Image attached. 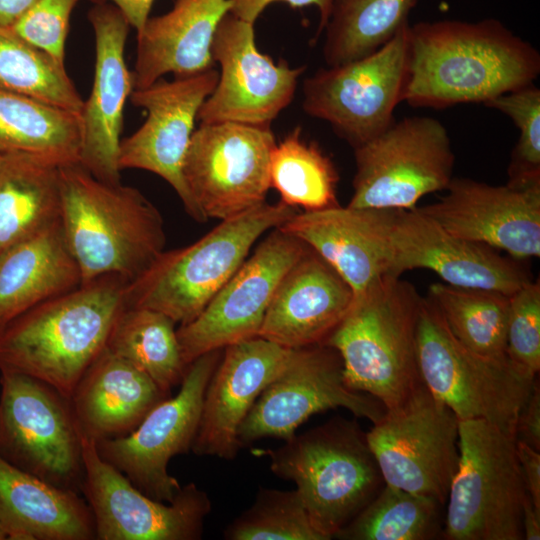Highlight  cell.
Listing matches in <instances>:
<instances>
[{
    "mask_svg": "<svg viewBox=\"0 0 540 540\" xmlns=\"http://www.w3.org/2000/svg\"><path fill=\"white\" fill-rule=\"evenodd\" d=\"M403 101L443 109L485 103L534 83L540 54L501 21L440 20L408 26Z\"/></svg>",
    "mask_w": 540,
    "mask_h": 540,
    "instance_id": "1",
    "label": "cell"
},
{
    "mask_svg": "<svg viewBox=\"0 0 540 540\" xmlns=\"http://www.w3.org/2000/svg\"><path fill=\"white\" fill-rule=\"evenodd\" d=\"M128 283L99 277L13 319L0 331V371L36 378L69 399L106 348Z\"/></svg>",
    "mask_w": 540,
    "mask_h": 540,
    "instance_id": "2",
    "label": "cell"
},
{
    "mask_svg": "<svg viewBox=\"0 0 540 540\" xmlns=\"http://www.w3.org/2000/svg\"><path fill=\"white\" fill-rule=\"evenodd\" d=\"M60 221L82 284L103 276L129 283L164 251L159 210L136 188L97 179L79 163L58 168Z\"/></svg>",
    "mask_w": 540,
    "mask_h": 540,
    "instance_id": "3",
    "label": "cell"
},
{
    "mask_svg": "<svg viewBox=\"0 0 540 540\" xmlns=\"http://www.w3.org/2000/svg\"><path fill=\"white\" fill-rule=\"evenodd\" d=\"M422 297L400 276L385 275L354 296L346 315L323 343L343 362L352 390L393 411L421 387L417 332Z\"/></svg>",
    "mask_w": 540,
    "mask_h": 540,
    "instance_id": "4",
    "label": "cell"
},
{
    "mask_svg": "<svg viewBox=\"0 0 540 540\" xmlns=\"http://www.w3.org/2000/svg\"><path fill=\"white\" fill-rule=\"evenodd\" d=\"M276 449L269 458L277 477L292 481L314 527L330 540L385 485L367 434L354 420L336 417Z\"/></svg>",
    "mask_w": 540,
    "mask_h": 540,
    "instance_id": "5",
    "label": "cell"
},
{
    "mask_svg": "<svg viewBox=\"0 0 540 540\" xmlns=\"http://www.w3.org/2000/svg\"><path fill=\"white\" fill-rule=\"evenodd\" d=\"M283 202L263 204L222 220L196 242L163 251L126 287V306L159 311L175 323L194 320L234 275L267 230L298 213Z\"/></svg>",
    "mask_w": 540,
    "mask_h": 540,
    "instance_id": "6",
    "label": "cell"
},
{
    "mask_svg": "<svg viewBox=\"0 0 540 540\" xmlns=\"http://www.w3.org/2000/svg\"><path fill=\"white\" fill-rule=\"evenodd\" d=\"M417 356L424 386L459 420H484L514 438L537 375L507 355L486 357L463 346L427 297L420 305Z\"/></svg>",
    "mask_w": 540,
    "mask_h": 540,
    "instance_id": "7",
    "label": "cell"
},
{
    "mask_svg": "<svg viewBox=\"0 0 540 540\" xmlns=\"http://www.w3.org/2000/svg\"><path fill=\"white\" fill-rule=\"evenodd\" d=\"M527 494L515 439L484 420H459V461L448 492L442 537L523 540Z\"/></svg>",
    "mask_w": 540,
    "mask_h": 540,
    "instance_id": "8",
    "label": "cell"
},
{
    "mask_svg": "<svg viewBox=\"0 0 540 540\" xmlns=\"http://www.w3.org/2000/svg\"><path fill=\"white\" fill-rule=\"evenodd\" d=\"M354 208L409 210L425 195L445 190L455 155L444 125L428 116L394 121L354 148Z\"/></svg>",
    "mask_w": 540,
    "mask_h": 540,
    "instance_id": "9",
    "label": "cell"
},
{
    "mask_svg": "<svg viewBox=\"0 0 540 540\" xmlns=\"http://www.w3.org/2000/svg\"><path fill=\"white\" fill-rule=\"evenodd\" d=\"M408 26L371 54L319 69L303 82V110L327 121L353 149L395 121L408 75Z\"/></svg>",
    "mask_w": 540,
    "mask_h": 540,
    "instance_id": "10",
    "label": "cell"
},
{
    "mask_svg": "<svg viewBox=\"0 0 540 540\" xmlns=\"http://www.w3.org/2000/svg\"><path fill=\"white\" fill-rule=\"evenodd\" d=\"M276 144L270 125L200 123L183 178L203 222L230 219L266 202Z\"/></svg>",
    "mask_w": 540,
    "mask_h": 540,
    "instance_id": "11",
    "label": "cell"
},
{
    "mask_svg": "<svg viewBox=\"0 0 540 540\" xmlns=\"http://www.w3.org/2000/svg\"><path fill=\"white\" fill-rule=\"evenodd\" d=\"M0 456L56 486L82 485L81 434L69 399L46 383L0 371Z\"/></svg>",
    "mask_w": 540,
    "mask_h": 540,
    "instance_id": "12",
    "label": "cell"
},
{
    "mask_svg": "<svg viewBox=\"0 0 540 540\" xmlns=\"http://www.w3.org/2000/svg\"><path fill=\"white\" fill-rule=\"evenodd\" d=\"M366 434L385 484L446 504L459 461V419L425 386Z\"/></svg>",
    "mask_w": 540,
    "mask_h": 540,
    "instance_id": "13",
    "label": "cell"
},
{
    "mask_svg": "<svg viewBox=\"0 0 540 540\" xmlns=\"http://www.w3.org/2000/svg\"><path fill=\"white\" fill-rule=\"evenodd\" d=\"M221 356V350L199 356L187 366L174 397L154 406L130 433L96 442L102 459L155 500L172 502L182 488L167 467L192 448L205 390Z\"/></svg>",
    "mask_w": 540,
    "mask_h": 540,
    "instance_id": "14",
    "label": "cell"
},
{
    "mask_svg": "<svg viewBox=\"0 0 540 540\" xmlns=\"http://www.w3.org/2000/svg\"><path fill=\"white\" fill-rule=\"evenodd\" d=\"M338 407L373 424L386 413L375 397L346 385L343 362L334 348L325 344L294 348L241 423L237 439L241 448L267 437L287 441L312 415Z\"/></svg>",
    "mask_w": 540,
    "mask_h": 540,
    "instance_id": "15",
    "label": "cell"
},
{
    "mask_svg": "<svg viewBox=\"0 0 540 540\" xmlns=\"http://www.w3.org/2000/svg\"><path fill=\"white\" fill-rule=\"evenodd\" d=\"M81 434V433H80ZM82 490L98 540H197L211 510L205 491L182 486L172 502L155 500L102 459L96 442L81 434Z\"/></svg>",
    "mask_w": 540,
    "mask_h": 540,
    "instance_id": "16",
    "label": "cell"
},
{
    "mask_svg": "<svg viewBox=\"0 0 540 540\" xmlns=\"http://www.w3.org/2000/svg\"><path fill=\"white\" fill-rule=\"evenodd\" d=\"M307 249L275 228L203 311L176 329L185 365L207 352L257 337L279 282Z\"/></svg>",
    "mask_w": 540,
    "mask_h": 540,
    "instance_id": "17",
    "label": "cell"
},
{
    "mask_svg": "<svg viewBox=\"0 0 540 540\" xmlns=\"http://www.w3.org/2000/svg\"><path fill=\"white\" fill-rule=\"evenodd\" d=\"M211 56L220 66L212 93L201 105L200 123L270 125L292 101L305 67L275 63L256 46L254 24L228 12L215 32Z\"/></svg>",
    "mask_w": 540,
    "mask_h": 540,
    "instance_id": "18",
    "label": "cell"
},
{
    "mask_svg": "<svg viewBox=\"0 0 540 540\" xmlns=\"http://www.w3.org/2000/svg\"><path fill=\"white\" fill-rule=\"evenodd\" d=\"M218 77L212 67L173 80L160 78L147 87L134 89L129 99L147 112V118L137 131L121 140L118 157L120 170H146L169 183L186 212L200 223L203 220L183 178V164L199 109L214 90Z\"/></svg>",
    "mask_w": 540,
    "mask_h": 540,
    "instance_id": "19",
    "label": "cell"
},
{
    "mask_svg": "<svg viewBox=\"0 0 540 540\" xmlns=\"http://www.w3.org/2000/svg\"><path fill=\"white\" fill-rule=\"evenodd\" d=\"M439 201L417 207L449 233L506 251L514 259L540 255V184L494 186L452 178Z\"/></svg>",
    "mask_w": 540,
    "mask_h": 540,
    "instance_id": "20",
    "label": "cell"
},
{
    "mask_svg": "<svg viewBox=\"0 0 540 540\" xmlns=\"http://www.w3.org/2000/svg\"><path fill=\"white\" fill-rule=\"evenodd\" d=\"M95 36V70L81 117L79 164L99 180L120 182L118 165L124 108L134 90L125 61L129 23L111 3H97L88 14Z\"/></svg>",
    "mask_w": 540,
    "mask_h": 540,
    "instance_id": "21",
    "label": "cell"
},
{
    "mask_svg": "<svg viewBox=\"0 0 540 540\" xmlns=\"http://www.w3.org/2000/svg\"><path fill=\"white\" fill-rule=\"evenodd\" d=\"M391 245L393 276L428 269L449 285L509 296L530 281L518 262L498 254L492 247L449 233L417 207L397 210Z\"/></svg>",
    "mask_w": 540,
    "mask_h": 540,
    "instance_id": "22",
    "label": "cell"
},
{
    "mask_svg": "<svg viewBox=\"0 0 540 540\" xmlns=\"http://www.w3.org/2000/svg\"><path fill=\"white\" fill-rule=\"evenodd\" d=\"M291 350L259 336L224 348L205 390L191 448L196 455L227 460L237 455L241 423L262 391L282 371Z\"/></svg>",
    "mask_w": 540,
    "mask_h": 540,
    "instance_id": "23",
    "label": "cell"
},
{
    "mask_svg": "<svg viewBox=\"0 0 540 540\" xmlns=\"http://www.w3.org/2000/svg\"><path fill=\"white\" fill-rule=\"evenodd\" d=\"M396 212L337 205L298 212L279 229L318 254L356 296L391 275V230Z\"/></svg>",
    "mask_w": 540,
    "mask_h": 540,
    "instance_id": "24",
    "label": "cell"
},
{
    "mask_svg": "<svg viewBox=\"0 0 540 540\" xmlns=\"http://www.w3.org/2000/svg\"><path fill=\"white\" fill-rule=\"evenodd\" d=\"M353 298L349 285L308 247L279 282L258 336L290 349L321 344Z\"/></svg>",
    "mask_w": 540,
    "mask_h": 540,
    "instance_id": "25",
    "label": "cell"
},
{
    "mask_svg": "<svg viewBox=\"0 0 540 540\" xmlns=\"http://www.w3.org/2000/svg\"><path fill=\"white\" fill-rule=\"evenodd\" d=\"M230 7V0H175L165 14L149 17L137 32L134 89L168 73L187 76L212 68V41Z\"/></svg>",
    "mask_w": 540,
    "mask_h": 540,
    "instance_id": "26",
    "label": "cell"
},
{
    "mask_svg": "<svg viewBox=\"0 0 540 540\" xmlns=\"http://www.w3.org/2000/svg\"><path fill=\"white\" fill-rule=\"evenodd\" d=\"M168 396L147 374L106 347L69 402L80 433L99 442L130 433Z\"/></svg>",
    "mask_w": 540,
    "mask_h": 540,
    "instance_id": "27",
    "label": "cell"
},
{
    "mask_svg": "<svg viewBox=\"0 0 540 540\" xmlns=\"http://www.w3.org/2000/svg\"><path fill=\"white\" fill-rule=\"evenodd\" d=\"M0 526L7 540H91V509L73 489L49 483L0 456Z\"/></svg>",
    "mask_w": 540,
    "mask_h": 540,
    "instance_id": "28",
    "label": "cell"
},
{
    "mask_svg": "<svg viewBox=\"0 0 540 540\" xmlns=\"http://www.w3.org/2000/svg\"><path fill=\"white\" fill-rule=\"evenodd\" d=\"M81 284L59 220L0 255V331L27 310Z\"/></svg>",
    "mask_w": 540,
    "mask_h": 540,
    "instance_id": "29",
    "label": "cell"
},
{
    "mask_svg": "<svg viewBox=\"0 0 540 540\" xmlns=\"http://www.w3.org/2000/svg\"><path fill=\"white\" fill-rule=\"evenodd\" d=\"M58 166L0 153V255L60 220Z\"/></svg>",
    "mask_w": 540,
    "mask_h": 540,
    "instance_id": "30",
    "label": "cell"
},
{
    "mask_svg": "<svg viewBox=\"0 0 540 540\" xmlns=\"http://www.w3.org/2000/svg\"><path fill=\"white\" fill-rule=\"evenodd\" d=\"M80 114L0 90V153H20L58 167L79 163Z\"/></svg>",
    "mask_w": 540,
    "mask_h": 540,
    "instance_id": "31",
    "label": "cell"
},
{
    "mask_svg": "<svg viewBox=\"0 0 540 540\" xmlns=\"http://www.w3.org/2000/svg\"><path fill=\"white\" fill-rule=\"evenodd\" d=\"M175 324L159 311L126 306L114 323L106 347L147 374L169 395L187 369Z\"/></svg>",
    "mask_w": 540,
    "mask_h": 540,
    "instance_id": "32",
    "label": "cell"
},
{
    "mask_svg": "<svg viewBox=\"0 0 540 540\" xmlns=\"http://www.w3.org/2000/svg\"><path fill=\"white\" fill-rule=\"evenodd\" d=\"M417 0H334L323 45L329 67L379 49L408 23Z\"/></svg>",
    "mask_w": 540,
    "mask_h": 540,
    "instance_id": "33",
    "label": "cell"
},
{
    "mask_svg": "<svg viewBox=\"0 0 540 540\" xmlns=\"http://www.w3.org/2000/svg\"><path fill=\"white\" fill-rule=\"evenodd\" d=\"M427 298L451 334L469 350L491 358L506 356L510 296L504 293L433 283Z\"/></svg>",
    "mask_w": 540,
    "mask_h": 540,
    "instance_id": "34",
    "label": "cell"
},
{
    "mask_svg": "<svg viewBox=\"0 0 540 540\" xmlns=\"http://www.w3.org/2000/svg\"><path fill=\"white\" fill-rule=\"evenodd\" d=\"M0 90L77 114L84 104L63 62L1 25Z\"/></svg>",
    "mask_w": 540,
    "mask_h": 540,
    "instance_id": "35",
    "label": "cell"
},
{
    "mask_svg": "<svg viewBox=\"0 0 540 540\" xmlns=\"http://www.w3.org/2000/svg\"><path fill=\"white\" fill-rule=\"evenodd\" d=\"M338 172L331 159L303 139L300 127L276 144L270 160V185L281 202L304 211L339 205Z\"/></svg>",
    "mask_w": 540,
    "mask_h": 540,
    "instance_id": "36",
    "label": "cell"
},
{
    "mask_svg": "<svg viewBox=\"0 0 540 540\" xmlns=\"http://www.w3.org/2000/svg\"><path fill=\"white\" fill-rule=\"evenodd\" d=\"M438 501L385 484L334 538L341 540H431L442 537Z\"/></svg>",
    "mask_w": 540,
    "mask_h": 540,
    "instance_id": "37",
    "label": "cell"
},
{
    "mask_svg": "<svg viewBox=\"0 0 540 540\" xmlns=\"http://www.w3.org/2000/svg\"><path fill=\"white\" fill-rule=\"evenodd\" d=\"M228 540H326L297 490L260 488L253 504L224 531Z\"/></svg>",
    "mask_w": 540,
    "mask_h": 540,
    "instance_id": "38",
    "label": "cell"
},
{
    "mask_svg": "<svg viewBox=\"0 0 540 540\" xmlns=\"http://www.w3.org/2000/svg\"><path fill=\"white\" fill-rule=\"evenodd\" d=\"M512 119L519 130L508 166L507 184H540V89L534 83L484 103Z\"/></svg>",
    "mask_w": 540,
    "mask_h": 540,
    "instance_id": "39",
    "label": "cell"
},
{
    "mask_svg": "<svg viewBox=\"0 0 540 540\" xmlns=\"http://www.w3.org/2000/svg\"><path fill=\"white\" fill-rule=\"evenodd\" d=\"M506 354L537 375L540 370V284L529 281L510 295Z\"/></svg>",
    "mask_w": 540,
    "mask_h": 540,
    "instance_id": "40",
    "label": "cell"
},
{
    "mask_svg": "<svg viewBox=\"0 0 540 540\" xmlns=\"http://www.w3.org/2000/svg\"><path fill=\"white\" fill-rule=\"evenodd\" d=\"M79 0H37L12 30L64 63L65 43L73 8Z\"/></svg>",
    "mask_w": 540,
    "mask_h": 540,
    "instance_id": "41",
    "label": "cell"
},
{
    "mask_svg": "<svg viewBox=\"0 0 540 540\" xmlns=\"http://www.w3.org/2000/svg\"><path fill=\"white\" fill-rule=\"evenodd\" d=\"M276 1L286 2L293 8L315 6L319 11L318 37L329 20L334 0H230V13L235 17L254 24L265 8Z\"/></svg>",
    "mask_w": 540,
    "mask_h": 540,
    "instance_id": "42",
    "label": "cell"
},
{
    "mask_svg": "<svg viewBox=\"0 0 540 540\" xmlns=\"http://www.w3.org/2000/svg\"><path fill=\"white\" fill-rule=\"evenodd\" d=\"M514 439L540 451V385L536 378L518 415Z\"/></svg>",
    "mask_w": 540,
    "mask_h": 540,
    "instance_id": "43",
    "label": "cell"
},
{
    "mask_svg": "<svg viewBox=\"0 0 540 540\" xmlns=\"http://www.w3.org/2000/svg\"><path fill=\"white\" fill-rule=\"evenodd\" d=\"M516 452L527 493L540 509V451L516 442Z\"/></svg>",
    "mask_w": 540,
    "mask_h": 540,
    "instance_id": "44",
    "label": "cell"
},
{
    "mask_svg": "<svg viewBox=\"0 0 540 540\" xmlns=\"http://www.w3.org/2000/svg\"><path fill=\"white\" fill-rule=\"evenodd\" d=\"M96 3L111 2L125 16L130 26L139 32L149 18L154 0H93Z\"/></svg>",
    "mask_w": 540,
    "mask_h": 540,
    "instance_id": "45",
    "label": "cell"
},
{
    "mask_svg": "<svg viewBox=\"0 0 540 540\" xmlns=\"http://www.w3.org/2000/svg\"><path fill=\"white\" fill-rule=\"evenodd\" d=\"M37 0H0V25L11 27Z\"/></svg>",
    "mask_w": 540,
    "mask_h": 540,
    "instance_id": "46",
    "label": "cell"
},
{
    "mask_svg": "<svg viewBox=\"0 0 540 540\" xmlns=\"http://www.w3.org/2000/svg\"><path fill=\"white\" fill-rule=\"evenodd\" d=\"M523 538L525 540L540 539V509H538L527 494L522 513Z\"/></svg>",
    "mask_w": 540,
    "mask_h": 540,
    "instance_id": "47",
    "label": "cell"
},
{
    "mask_svg": "<svg viewBox=\"0 0 540 540\" xmlns=\"http://www.w3.org/2000/svg\"><path fill=\"white\" fill-rule=\"evenodd\" d=\"M0 540H7L6 534L0 526Z\"/></svg>",
    "mask_w": 540,
    "mask_h": 540,
    "instance_id": "48",
    "label": "cell"
}]
</instances>
